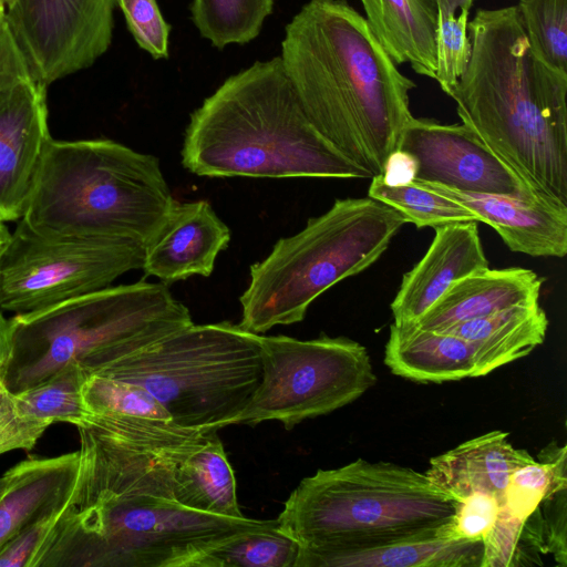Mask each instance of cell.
<instances>
[{
    "mask_svg": "<svg viewBox=\"0 0 567 567\" xmlns=\"http://www.w3.org/2000/svg\"><path fill=\"white\" fill-rule=\"evenodd\" d=\"M50 424L23 416L17 409L13 393L0 382V455L31 451Z\"/></svg>",
    "mask_w": 567,
    "mask_h": 567,
    "instance_id": "obj_38",
    "label": "cell"
},
{
    "mask_svg": "<svg viewBox=\"0 0 567 567\" xmlns=\"http://www.w3.org/2000/svg\"><path fill=\"white\" fill-rule=\"evenodd\" d=\"M276 519L231 518L150 495L111 497L62 515L41 567H190L207 548Z\"/></svg>",
    "mask_w": 567,
    "mask_h": 567,
    "instance_id": "obj_9",
    "label": "cell"
},
{
    "mask_svg": "<svg viewBox=\"0 0 567 567\" xmlns=\"http://www.w3.org/2000/svg\"><path fill=\"white\" fill-rule=\"evenodd\" d=\"M566 445L554 442L538 461L514 471L504 492L496 523L484 539L482 567L514 566L523 527L544 499L567 488Z\"/></svg>",
    "mask_w": 567,
    "mask_h": 567,
    "instance_id": "obj_19",
    "label": "cell"
},
{
    "mask_svg": "<svg viewBox=\"0 0 567 567\" xmlns=\"http://www.w3.org/2000/svg\"><path fill=\"white\" fill-rule=\"evenodd\" d=\"M143 257L138 243L45 236L19 220L0 252V308L22 315L110 287Z\"/></svg>",
    "mask_w": 567,
    "mask_h": 567,
    "instance_id": "obj_12",
    "label": "cell"
},
{
    "mask_svg": "<svg viewBox=\"0 0 567 567\" xmlns=\"http://www.w3.org/2000/svg\"><path fill=\"white\" fill-rule=\"evenodd\" d=\"M299 549L279 526L250 529L207 548L190 567H295Z\"/></svg>",
    "mask_w": 567,
    "mask_h": 567,
    "instance_id": "obj_28",
    "label": "cell"
},
{
    "mask_svg": "<svg viewBox=\"0 0 567 567\" xmlns=\"http://www.w3.org/2000/svg\"><path fill=\"white\" fill-rule=\"evenodd\" d=\"M230 230L204 199L175 202L163 224L144 245L142 270L163 284L192 276L209 277Z\"/></svg>",
    "mask_w": 567,
    "mask_h": 567,
    "instance_id": "obj_16",
    "label": "cell"
},
{
    "mask_svg": "<svg viewBox=\"0 0 567 567\" xmlns=\"http://www.w3.org/2000/svg\"><path fill=\"white\" fill-rule=\"evenodd\" d=\"M436 530L360 547L300 546L295 567H482V540H449Z\"/></svg>",
    "mask_w": 567,
    "mask_h": 567,
    "instance_id": "obj_20",
    "label": "cell"
},
{
    "mask_svg": "<svg viewBox=\"0 0 567 567\" xmlns=\"http://www.w3.org/2000/svg\"><path fill=\"white\" fill-rule=\"evenodd\" d=\"M275 0H192L190 19L213 47L246 44L256 39L272 13Z\"/></svg>",
    "mask_w": 567,
    "mask_h": 567,
    "instance_id": "obj_30",
    "label": "cell"
},
{
    "mask_svg": "<svg viewBox=\"0 0 567 567\" xmlns=\"http://www.w3.org/2000/svg\"><path fill=\"white\" fill-rule=\"evenodd\" d=\"M517 9L534 53L567 74V0H520Z\"/></svg>",
    "mask_w": 567,
    "mask_h": 567,
    "instance_id": "obj_32",
    "label": "cell"
},
{
    "mask_svg": "<svg viewBox=\"0 0 567 567\" xmlns=\"http://www.w3.org/2000/svg\"><path fill=\"white\" fill-rule=\"evenodd\" d=\"M4 20L33 80L49 85L110 48L116 0H3Z\"/></svg>",
    "mask_w": 567,
    "mask_h": 567,
    "instance_id": "obj_13",
    "label": "cell"
},
{
    "mask_svg": "<svg viewBox=\"0 0 567 567\" xmlns=\"http://www.w3.org/2000/svg\"><path fill=\"white\" fill-rule=\"evenodd\" d=\"M11 233L7 228L6 224L0 221V252L6 247L7 243L9 241Z\"/></svg>",
    "mask_w": 567,
    "mask_h": 567,
    "instance_id": "obj_43",
    "label": "cell"
},
{
    "mask_svg": "<svg viewBox=\"0 0 567 567\" xmlns=\"http://www.w3.org/2000/svg\"><path fill=\"white\" fill-rule=\"evenodd\" d=\"M369 197L402 214L416 227H436L455 221H478L476 215L456 200L433 192L420 182L391 186L381 175L372 177Z\"/></svg>",
    "mask_w": 567,
    "mask_h": 567,
    "instance_id": "obj_31",
    "label": "cell"
},
{
    "mask_svg": "<svg viewBox=\"0 0 567 567\" xmlns=\"http://www.w3.org/2000/svg\"><path fill=\"white\" fill-rule=\"evenodd\" d=\"M173 499L212 515L245 517L237 501L235 474L217 433L179 465Z\"/></svg>",
    "mask_w": 567,
    "mask_h": 567,
    "instance_id": "obj_27",
    "label": "cell"
},
{
    "mask_svg": "<svg viewBox=\"0 0 567 567\" xmlns=\"http://www.w3.org/2000/svg\"><path fill=\"white\" fill-rule=\"evenodd\" d=\"M470 10L460 14L439 13L436 30L435 80L446 93L467 68L472 44L467 33Z\"/></svg>",
    "mask_w": 567,
    "mask_h": 567,
    "instance_id": "obj_34",
    "label": "cell"
},
{
    "mask_svg": "<svg viewBox=\"0 0 567 567\" xmlns=\"http://www.w3.org/2000/svg\"><path fill=\"white\" fill-rule=\"evenodd\" d=\"M542 285L543 279L530 269L485 268L455 281L412 323L425 330L442 331L513 306L538 302Z\"/></svg>",
    "mask_w": 567,
    "mask_h": 567,
    "instance_id": "obj_22",
    "label": "cell"
},
{
    "mask_svg": "<svg viewBox=\"0 0 567 567\" xmlns=\"http://www.w3.org/2000/svg\"><path fill=\"white\" fill-rule=\"evenodd\" d=\"M434 229L429 249L403 276L391 303L394 323L417 321L455 281L488 268L476 221L449 223Z\"/></svg>",
    "mask_w": 567,
    "mask_h": 567,
    "instance_id": "obj_17",
    "label": "cell"
},
{
    "mask_svg": "<svg viewBox=\"0 0 567 567\" xmlns=\"http://www.w3.org/2000/svg\"><path fill=\"white\" fill-rule=\"evenodd\" d=\"M398 148L416 161L417 182L464 193L549 199L536 193L463 123L441 124L412 116L403 127Z\"/></svg>",
    "mask_w": 567,
    "mask_h": 567,
    "instance_id": "obj_14",
    "label": "cell"
},
{
    "mask_svg": "<svg viewBox=\"0 0 567 567\" xmlns=\"http://www.w3.org/2000/svg\"><path fill=\"white\" fill-rule=\"evenodd\" d=\"M30 78L27 62L4 20L0 29V90Z\"/></svg>",
    "mask_w": 567,
    "mask_h": 567,
    "instance_id": "obj_39",
    "label": "cell"
},
{
    "mask_svg": "<svg viewBox=\"0 0 567 567\" xmlns=\"http://www.w3.org/2000/svg\"><path fill=\"white\" fill-rule=\"evenodd\" d=\"M384 363L393 374L415 382L442 383L477 377L470 341L415 323L391 324Z\"/></svg>",
    "mask_w": 567,
    "mask_h": 567,
    "instance_id": "obj_24",
    "label": "cell"
},
{
    "mask_svg": "<svg viewBox=\"0 0 567 567\" xmlns=\"http://www.w3.org/2000/svg\"><path fill=\"white\" fill-rule=\"evenodd\" d=\"M80 466L79 451L41 457L29 455L4 472L0 497V549L39 517L70 496Z\"/></svg>",
    "mask_w": 567,
    "mask_h": 567,
    "instance_id": "obj_23",
    "label": "cell"
},
{
    "mask_svg": "<svg viewBox=\"0 0 567 567\" xmlns=\"http://www.w3.org/2000/svg\"><path fill=\"white\" fill-rule=\"evenodd\" d=\"M262 378L234 424L279 421L286 430L360 398L377 382L364 346L346 337L260 336Z\"/></svg>",
    "mask_w": 567,
    "mask_h": 567,
    "instance_id": "obj_10",
    "label": "cell"
},
{
    "mask_svg": "<svg viewBox=\"0 0 567 567\" xmlns=\"http://www.w3.org/2000/svg\"><path fill=\"white\" fill-rule=\"evenodd\" d=\"M439 9V13L442 14H455L457 9L470 10L473 0H435Z\"/></svg>",
    "mask_w": 567,
    "mask_h": 567,
    "instance_id": "obj_42",
    "label": "cell"
},
{
    "mask_svg": "<svg viewBox=\"0 0 567 567\" xmlns=\"http://www.w3.org/2000/svg\"><path fill=\"white\" fill-rule=\"evenodd\" d=\"M78 431L80 466L71 492L75 508L134 495L173 499L177 468L218 430L91 414Z\"/></svg>",
    "mask_w": 567,
    "mask_h": 567,
    "instance_id": "obj_11",
    "label": "cell"
},
{
    "mask_svg": "<svg viewBox=\"0 0 567 567\" xmlns=\"http://www.w3.org/2000/svg\"><path fill=\"white\" fill-rule=\"evenodd\" d=\"M87 374L76 364L58 370L43 381L12 392L18 411L25 417L83 426L91 413L85 406L82 388Z\"/></svg>",
    "mask_w": 567,
    "mask_h": 567,
    "instance_id": "obj_29",
    "label": "cell"
},
{
    "mask_svg": "<svg viewBox=\"0 0 567 567\" xmlns=\"http://www.w3.org/2000/svg\"><path fill=\"white\" fill-rule=\"evenodd\" d=\"M417 182V181H416ZM472 210L494 228L515 252L561 258L567 254V205L551 199L523 200L493 194L464 193L420 182Z\"/></svg>",
    "mask_w": 567,
    "mask_h": 567,
    "instance_id": "obj_18",
    "label": "cell"
},
{
    "mask_svg": "<svg viewBox=\"0 0 567 567\" xmlns=\"http://www.w3.org/2000/svg\"><path fill=\"white\" fill-rule=\"evenodd\" d=\"M69 504L70 496L62 505L39 517L9 540L0 549V567H39Z\"/></svg>",
    "mask_w": 567,
    "mask_h": 567,
    "instance_id": "obj_37",
    "label": "cell"
},
{
    "mask_svg": "<svg viewBox=\"0 0 567 567\" xmlns=\"http://www.w3.org/2000/svg\"><path fill=\"white\" fill-rule=\"evenodd\" d=\"M534 461L527 451L512 445L507 432L493 431L432 457L425 474L453 502L485 492L502 506L512 473Z\"/></svg>",
    "mask_w": 567,
    "mask_h": 567,
    "instance_id": "obj_21",
    "label": "cell"
},
{
    "mask_svg": "<svg viewBox=\"0 0 567 567\" xmlns=\"http://www.w3.org/2000/svg\"><path fill=\"white\" fill-rule=\"evenodd\" d=\"M181 154L198 176L371 178L311 123L280 56L256 61L206 97Z\"/></svg>",
    "mask_w": 567,
    "mask_h": 567,
    "instance_id": "obj_3",
    "label": "cell"
},
{
    "mask_svg": "<svg viewBox=\"0 0 567 567\" xmlns=\"http://www.w3.org/2000/svg\"><path fill=\"white\" fill-rule=\"evenodd\" d=\"M446 94L463 124L536 193L567 205V74L529 47L517 6L478 10Z\"/></svg>",
    "mask_w": 567,
    "mask_h": 567,
    "instance_id": "obj_2",
    "label": "cell"
},
{
    "mask_svg": "<svg viewBox=\"0 0 567 567\" xmlns=\"http://www.w3.org/2000/svg\"><path fill=\"white\" fill-rule=\"evenodd\" d=\"M13 360V338L10 318L0 308V382L6 383Z\"/></svg>",
    "mask_w": 567,
    "mask_h": 567,
    "instance_id": "obj_41",
    "label": "cell"
},
{
    "mask_svg": "<svg viewBox=\"0 0 567 567\" xmlns=\"http://www.w3.org/2000/svg\"><path fill=\"white\" fill-rule=\"evenodd\" d=\"M95 373L141 385L176 425L219 430L260 385V334L229 321L192 323Z\"/></svg>",
    "mask_w": 567,
    "mask_h": 567,
    "instance_id": "obj_8",
    "label": "cell"
},
{
    "mask_svg": "<svg viewBox=\"0 0 567 567\" xmlns=\"http://www.w3.org/2000/svg\"><path fill=\"white\" fill-rule=\"evenodd\" d=\"M501 508L498 498L489 493L474 492L454 502V513L440 525L436 535L449 540L484 542L493 529Z\"/></svg>",
    "mask_w": 567,
    "mask_h": 567,
    "instance_id": "obj_35",
    "label": "cell"
},
{
    "mask_svg": "<svg viewBox=\"0 0 567 567\" xmlns=\"http://www.w3.org/2000/svg\"><path fill=\"white\" fill-rule=\"evenodd\" d=\"M137 45L153 59H167L171 25L156 0H116Z\"/></svg>",
    "mask_w": 567,
    "mask_h": 567,
    "instance_id": "obj_36",
    "label": "cell"
},
{
    "mask_svg": "<svg viewBox=\"0 0 567 567\" xmlns=\"http://www.w3.org/2000/svg\"><path fill=\"white\" fill-rule=\"evenodd\" d=\"M86 409L95 415H118L171 422L164 406L138 384L90 374L82 388Z\"/></svg>",
    "mask_w": 567,
    "mask_h": 567,
    "instance_id": "obj_33",
    "label": "cell"
},
{
    "mask_svg": "<svg viewBox=\"0 0 567 567\" xmlns=\"http://www.w3.org/2000/svg\"><path fill=\"white\" fill-rule=\"evenodd\" d=\"M547 328L546 312L539 302H534L460 322L441 332L473 344L477 377H482L527 355L544 342Z\"/></svg>",
    "mask_w": 567,
    "mask_h": 567,
    "instance_id": "obj_26",
    "label": "cell"
},
{
    "mask_svg": "<svg viewBox=\"0 0 567 567\" xmlns=\"http://www.w3.org/2000/svg\"><path fill=\"white\" fill-rule=\"evenodd\" d=\"M6 483H7V478H6V475L3 473V475L0 476V497L4 491V487H6Z\"/></svg>",
    "mask_w": 567,
    "mask_h": 567,
    "instance_id": "obj_45",
    "label": "cell"
},
{
    "mask_svg": "<svg viewBox=\"0 0 567 567\" xmlns=\"http://www.w3.org/2000/svg\"><path fill=\"white\" fill-rule=\"evenodd\" d=\"M405 223L398 210L371 197L336 199L250 266L238 324L259 334L302 321L320 295L374 264Z\"/></svg>",
    "mask_w": 567,
    "mask_h": 567,
    "instance_id": "obj_7",
    "label": "cell"
},
{
    "mask_svg": "<svg viewBox=\"0 0 567 567\" xmlns=\"http://www.w3.org/2000/svg\"><path fill=\"white\" fill-rule=\"evenodd\" d=\"M453 513L425 473L358 458L305 477L277 520L300 546L334 549L432 533Z\"/></svg>",
    "mask_w": 567,
    "mask_h": 567,
    "instance_id": "obj_6",
    "label": "cell"
},
{
    "mask_svg": "<svg viewBox=\"0 0 567 567\" xmlns=\"http://www.w3.org/2000/svg\"><path fill=\"white\" fill-rule=\"evenodd\" d=\"M10 323L13 360L6 385L19 392L69 364L89 377L194 322L167 285L138 281L13 315Z\"/></svg>",
    "mask_w": 567,
    "mask_h": 567,
    "instance_id": "obj_5",
    "label": "cell"
},
{
    "mask_svg": "<svg viewBox=\"0 0 567 567\" xmlns=\"http://www.w3.org/2000/svg\"><path fill=\"white\" fill-rule=\"evenodd\" d=\"M4 3L3 0H0V29L2 24L4 23Z\"/></svg>",
    "mask_w": 567,
    "mask_h": 567,
    "instance_id": "obj_44",
    "label": "cell"
},
{
    "mask_svg": "<svg viewBox=\"0 0 567 567\" xmlns=\"http://www.w3.org/2000/svg\"><path fill=\"white\" fill-rule=\"evenodd\" d=\"M365 20L393 62L435 78L439 9L435 0H360Z\"/></svg>",
    "mask_w": 567,
    "mask_h": 567,
    "instance_id": "obj_25",
    "label": "cell"
},
{
    "mask_svg": "<svg viewBox=\"0 0 567 567\" xmlns=\"http://www.w3.org/2000/svg\"><path fill=\"white\" fill-rule=\"evenodd\" d=\"M416 173L417 163L414 157L398 148L386 158L381 177L388 185L401 186L414 182Z\"/></svg>",
    "mask_w": 567,
    "mask_h": 567,
    "instance_id": "obj_40",
    "label": "cell"
},
{
    "mask_svg": "<svg viewBox=\"0 0 567 567\" xmlns=\"http://www.w3.org/2000/svg\"><path fill=\"white\" fill-rule=\"evenodd\" d=\"M175 202L154 155L112 140H52L20 220L45 236L144 247Z\"/></svg>",
    "mask_w": 567,
    "mask_h": 567,
    "instance_id": "obj_4",
    "label": "cell"
},
{
    "mask_svg": "<svg viewBox=\"0 0 567 567\" xmlns=\"http://www.w3.org/2000/svg\"><path fill=\"white\" fill-rule=\"evenodd\" d=\"M52 140L47 85L30 78L0 90V221L23 217Z\"/></svg>",
    "mask_w": 567,
    "mask_h": 567,
    "instance_id": "obj_15",
    "label": "cell"
},
{
    "mask_svg": "<svg viewBox=\"0 0 567 567\" xmlns=\"http://www.w3.org/2000/svg\"><path fill=\"white\" fill-rule=\"evenodd\" d=\"M285 72L311 123L346 157L382 175L412 117L404 76L344 0H309L285 30Z\"/></svg>",
    "mask_w": 567,
    "mask_h": 567,
    "instance_id": "obj_1",
    "label": "cell"
}]
</instances>
